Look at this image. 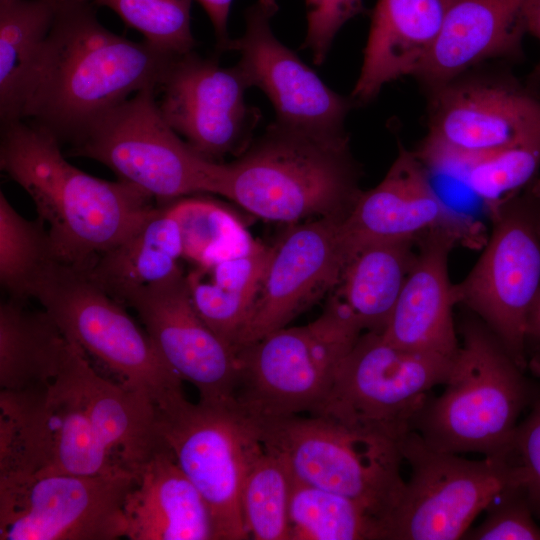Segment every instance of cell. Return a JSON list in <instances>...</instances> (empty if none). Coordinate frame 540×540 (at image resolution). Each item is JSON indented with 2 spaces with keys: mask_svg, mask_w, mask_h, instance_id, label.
<instances>
[{
  "mask_svg": "<svg viewBox=\"0 0 540 540\" xmlns=\"http://www.w3.org/2000/svg\"><path fill=\"white\" fill-rule=\"evenodd\" d=\"M91 0H59L24 119L60 143L76 142L108 111L147 88L158 91L172 61L146 41L117 35L98 20Z\"/></svg>",
  "mask_w": 540,
  "mask_h": 540,
  "instance_id": "6da1fadb",
  "label": "cell"
},
{
  "mask_svg": "<svg viewBox=\"0 0 540 540\" xmlns=\"http://www.w3.org/2000/svg\"><path fill=\"white\" fill-rule=\"evenodd\" d=\"M60 144L33 122L1 124L0 166L33 200L57 259L87 271L158 208L150 195L126 181L99 179L76 168Z\"/></svg>",
  "mask_w": 540,
  "mask_h": 540,
  "instance_id": "7a4b0ae2",
  "label": "cell"
},
{
  "mask_svg": "<svg viewBox=\"0 0 540 540\" xmlns=\"http://www.w3.org/2000/svg\"><path fill=\"white\" fill-rule=\"evenodd\" d=\"M347 134H314L270 124L223 164L219 195L273 222L344 220L362 191Z\"/></svg>",
  "mask_w": 540,
  "mask_h": 540,
  "instance_id": "3957f363",
  "label": "cell"
},
{
  "mask_svg": "<svg viewBox=\"0 0 540 540\" xmlns=\"http://www.w3.org/2000/svg\"><path fill=\"white\" fill-rule=\"evenodd\" d=\"M461 338L442 394L428 397L412 431L444 452L507 454L534 381L482 320L466 321Z\"/></svg>",
  "mask_w": 540,
  "mask_h": 540,
  "instance_id": "277c9868",
  "label": "cell"
},
{
  "mask_svg": "<svg viewBox=\"0 0 540 540\" xmlns=\"http://www.w3.org/2000/svg\"><path fill=\"white\" fill-rule=\"evenodd\" d=\"M252 421L295 480L358 501L384 525L405 486L402 440L322 415Z\"/></svg>",
  "mask_w": 540,
  "mask_h": 540,
  "instance_id": "5b68a950",
  "label": "cell"
},
{
  "mask_svg": "<svg viewBox=\"0 0 540 540\" xmlns=\"http://www.w3.org/2000/svg\"><path fill=\"white\" fill-rule=\"evenodd\" d=\"M363 332L331 297L323 313L241 348L236 401L252 420L315 412Z\"/></svg>",
  "mask_w": 540,
  "mask_h": 540,
  "instance_id": "8992f818",
  "label": "cell"
},
{
  "mask_svg": "<svg viewBox=\"0 0 540 540\" xmlns=\"http://www.w3.org/2000/svg\"><path fill=\"white\" fill-rule=\"evenodd\" d=\"M401 451L410 476L384 522L383 540L463 539L495 498L527 484L512 451L470 460L429 446L415 431L403 437Z\"/></svg>",
  "mask_w": 540,
  "mask_h": 540,
  "instance_id": "52a82bcc",
  "label": "cell"
},
{
  "mask_svg": "<svg viewBox=\"0 0 540 540\" xmlns=\"http://www.w3.org/2000/svg\"><path fill=\"white\" fill-rule=\"evenodd\" d=\"M34 298L116 382L146 395L155 407L183 394L182 380L163 362L147 332L86 272L58 261L42 277Z\"/></svg>",
  "mask_w": 540,
  "mask_h": 540,
  "instance_id": "ba28073f",
  "label": "cell"
},
{
  "mask_svg": "<svg viewBox=\"0 0 540 540\" xmlns=\"http://www.w3.org/2000/svg\"><path fill=\"white\" fill-rule=\"evenodd\" d=\"M156 92L141 90L108 111L71 145L70 154L104 164L152 198L219 195L223 163L182 140L164 119Z\"/></svg>",
  "mask_w": 540,
  "mask_h": 540,
  "instance_id": "9c48e42d",
  "label": "cell"
},
{
  "mask_svg": "<svg viewBox=\"0 0 540 540\" xmlns=\"http://www.w3.org/2000/svg\"><path fill=\"white\" fill-rule=\"evenodd\" d=\"M489 209L491 235L454 295L527 369V322L540 288V180Z\"/></svg>",
  "mask_w": 540,
  "mask_h": 540,
  "instance_id": "30bf717a",
  "label": "cell"
},
{
  "mask_svg": "<svg viewBox=\"0 0 540 540\" xmlns=\"http://www.w3.org/2000/svg\"><path fill=\"white\" fill-rule=\"evenodd\" d=\"M158 432L205 501L216 540H244L241 490L260 450L254 422L235 405L193 404L181 394L156 407Z\"/></svg>",
  "mask_w": 540,
  "mask_h": 540,
  "instance_id": "8fae6325",
  "label": "cell"
},
{
  "mask_svg": "<svg viewBox=\"0 0 540 540\" xmlns=\"http://www.w3.org/2000/svg\"><path fill=\"white\" fill-rule=\"evenodd\" d=\"M428 91V134L416 153L425 166L461 172L485 156L540 138V97L530 83L462 75Z\"/></svg>",
  "mask_w": 540,
  "mask_h": 540,
  "instance_id": "7c38bea8",
  "label": "cell"
},
{
  "mask_svg": "<svg viewBox=\"0 0 540 540\" xmlns=\"http://www.w3.org/2000/svg\"><path fill=\"white\" fill-rule=\"evenodd\" d=\"M453 358L401 348L364 332L341 361L329 393L313 412L401 441L429 392L443 385Z\"/></svg>",
  "mask_w": 540,
  "mask_h": 540,
  "instance_id": "4fadbf2b",
  "label": "cell"
},
{
  "mask_svg": "<svg viewBox=\"0 0 540 540\" xmlns=\"http://www.w3.org/2000/svg\"><path fill=\"white\" fill-rule=\"evenodd\" d=\"M137 482L126 471L53 474L0 482L1 540L125 537L124 503Z\"/></svg>",
  "mask_w": 540,
  "mask_h": 540,
  "instance_id": "5bb4252c",
  "label": "cell"
},
{
  "mask_svg": "<svg viewBox=\"0 0 540 540\" xmlns=\"http://www.w3.org/2000/svg\"><path fill=\"white\" fill-rule=\"evenodd\" d=\"M249 87L238 65L222 67L191 51L172 61L157 91L158 105L191 148L217 162L251 144L260 113L245 101Z\"/></svg>",
  "mask_w": 540,
  "mask_h": 540,
  "instance_id": "9a60e30c",
  "label": "cell"
},
{
  "mask_svg": "<svg viewBox=\"0 0 540 540\" xmlns=\"http://www.w3.org/2000/svg\"><path fill=\"white\" fill-rule=\"evenodd\" d=\"M139 315L163 362L199 392V400L237 404L240 362L197 312L182 272L126 294L121 302Z\"/></svg>",
  "mask_w": 540,
  "mask_h": 540,
  "instance_id": "2e32d148",
  "label": "cell"
},
{
  "mask_svg": "<svg viewBox=\"0 0 540 540\" xmlns=\"http://www.w3.org/2000/svg\"><path fill=\"white\" fill-rule=\"evenodd\" d=\"M275 0H257L245 13L244 34L222 51L240 54L237 64L249 86L260 88L272 103L275 122L314 134L345 135L344 121L355 101L331 90L274 35Z\"/></svg>",
  "mask_w": 540,
  "mask_h": 540,
  "instance_id": "e0dca14e",
  "label": "cell"
},
{
  "mask_svg": "<svg viewBox=\"0 0 540 540\" xmlns=\"http://www.w3.org/2000/svg\"><path fill=\"white\" fill-rule=\"evenodd\" d=\"M342 220L312 219L291 224L270 256L236 351L286 325L336 287L348 256Z\"/></svg>",
  "mask_w": 540,
  "mask_h": 540,
  "instance_id": "ac0fdd59",
  "label": "cell"
},
{
  "mask_svg": "<svg viewBox=\"0 0 540 540\" xmlns=\"http://www.w3.org/2000/svg\"><path fill=\"white\" fill-rule=\"evenodd\" d=\"M433 230L449 232L470 246L477 245L481 237L479 227L440 199L425 165L416 153L404 148L382 181L360 194L340 225L348 260L367 244L417 240Z\"/></svg>",
  "mask_w": 540,
  "mask_h": 540,
  "instance_id": "d6986e66",
  "label": "cell"
},
{
  "mask_svg": "<svg viewBox=\"0 0 540 540\" xmlns=\"http://www.w3.org/2000/svg\"><path fill=\"white\" fill-rule=\"evenodd\" d=\"M16 437L33 477L126 470L100 439L64 365L49 386L24 393Z\"/></svg>",
  "mask_w": 540,
  "mask_h": 540,
  "instance_id": "ffe728a7",
  "label": "cell"
},
{
  "mask_svg": "<svg viewBox=\"0 0 540 540\" xmlns=\"http://www.w3.org/2000/svg\"><path fill=\"white\" fill-rule=\"evenodd\" d=\"M529 0H451L437 40L414 74L431 90L490 59L518 60Z\"/></svg>",
  "mask_w": 540,
  "mask_h": 540,
  "instance_id": "44dd1931",
  "label": "cell"
},
{
  "mask_svg": "<svg viewBox=\"0 0 540 540\" xmlns=\"http://www.w3.org/2000/svg\"><path fill=\"white\" fill-rule=\"evenodd\" d=\"M458 238L443 230L417 240L418 250L388 323L381 333L408 350L454 358L459 339L453 320L456 304L448 257Z\"/></svg>",
  "mask_w": 540,
  "mask_h": 540,
  "instance_id": "7402d4cb",
  "label": "cell"
},
{
  "mask_svg": "<svg viewBox=\"0 0 540 540\" xmlns=\"http://www.w3.org/2000/svg\"><path fill=\"white\" fill-rule=\"evenodd\" d=\"M70 342L64 367L95 430L115 462L137 475L166 446L158 432L154 403L146 395L101 376L76 343Z\"/></svg>",
  "mask_w": 540,
  "mask_h": 540,
  "instance_id": "603a6c76",
  "label": "cell"
},
{
  "mask_svg": "<svg viewBox=\"0 0 540 540\" xmlns=\"http://www.w3.org/2000/svg\"><path fill=\"white\" fill-rule=\"evenodd\" d=\"M451 0H378L352 92L355 102L374 99L384 85L414 76L432 50Z\"/></svg>",
  "mask_w": 540,
  "mask_h": 540,
  "instance_id": "cb8c5ba5",
  "label": "cell"
},
{
  "mask_svg": "<svg viewBox=\"0 0 540 540\" xmlns=\"http://www.w3.org/2000/svg\"><path fill=\"white\" fill-rule=\"evenodd\" d=\"M124 516L131 540H216L205 501L167 446L139 470Z\"/></svg>",
  "mask_w": 540,
  "mask_h": 540,
  "instance_id": "d4e9b609",
  "label": "cell"
},
{
  "mask_svg": "<svg viewBox=\"0 0 540 540\" xmlns=\"http://www.w3.org/2000/svg\"><path fill=\"white\" fill-rule=\"evenodd\" d=\"M416 242L370 243L345 264L331 297L363 333L384 331L413 265Z\"/></svg>",
  "mask_w": 540,
  "mask_h": 540,
  "instance_id": "484cf974",
  "label": "cell"
},
{
  "mask_svg": "<svg viewBox=\"0 0 540 540\" xmlns=\"http://www.w3.org/2000/svg\"><path fill=\"white\" fill-rule=\"evenodd\" d=\"M70 340L45 310L11 299L0 306L1 390L24 391L50 385L60 373Z\"/></svg>",
  "mask_w": 540,
  "mask_h": 540,
  "instance_id": "4316f807",
  "label": "cell"
},
{
  "mask_svg": "<svg viewBox=\"0 0 540 540\" xmlns=\"http://www.w3.org/2000/svg\"><path fill=\"white\" fill-rule=\"evenodd\" d=\"M181 258L180 228L168 207H164L158 208L130 237L101 255L84 272L121 302L134 290L182 272Z\"/></svg>",
  "mask_w": 540,
  "mask_h": 540,
  "instance_id": "83f0119b",
  "label": "cell"
},
{
  "mask_svg": "<svg viewBox=\"0 0 540 540\" xmlns=\"http://www.w3.org/2000/svg\"><path fill=\"white\" fill-rule=\"evenodd\" d=\"M59 0H0L1 124L23 120Z\"/></svg>",
  "mask_w": 540,
  "mask_h": 540,
  "instance_id": "f1b7e54d",
  "label": "cell"
},
{
  "mask_svg": "<svg viewBox=\"0 0 540 540\" xmlns=\"http://www.w3.org/2000/svg\"><path fill=\"white\" fill-rule=\"evenodd\" d=\"M290 540H383L382 522L347 496L294 479Z\"/></svg>",
  "mask_w": 540,
  "mask_h": 540,
  "instance_id": "f546056e",
  "label": "cell"
},
{
  "mask_svg": "<svg viewBox=\"0 0 540 540\" xmlns=\"http://www.w3.org/2000/svg\"><path fill=\"white\" fill-rule=\"evenodd\" d=\"M181 233L183 258L210 266L262 246L226 207L200 198H180L168 206Z\"/></svg>",
  "mask_w": 540,
  "mask_h": 540,
  "instance_id": "4dcf8cb0",
  "label": "cell"
},
{
  "mask_svg": "<svg viewBox=\"0 0 540 540\" xmlns=\"http://www.w3.org/2000/svg\"><path fill=\"white\" fill-rule=\"evenodd\" d=\"M58 261L45 224L24 218L1 191L0 281L11 299L34 298L42 277Z\"/></svg>",
  "mask_w": 540,
  "mask_h": 540,
  "instance_id": "1f68e13d",
  "label": "cell"
},
{
  "mask_svg": "<svg viewBox=\"0 0 540 540\" xmlns=\"http://www.w3.org/2000/svg\"><path fill=\"white\" fill-rule=\"evenodd\" d=\"M293 482L287 463L262 445L248 466L241 490L242 516L249 537L290 540Z\"/></svg>",
  "mask_w": 540,
  "mask_h": 540,
  "instance_id": "d6a6232c",
  "label": "cell"
},
{
  "mask_svg": "<svg viewBox=\"0 0 540 540\" xmlns=\"http://www.w3.org/2000/svg\"><path fill=\"white\" fill-rule=\"evenodd\" d=\"M114 11L144 41L173 55L193 51L192 0H91Z\"/></svg>",
  "mask_w": 540,
  "mask_h": 540,
  "instance_id": "836d02e7",
  "label": "cell"
},
{
  "mask_svg": "<svg viewBox=\"0 0 540 540\" xmlns=\"http://www.w3.org/2000/svg\"><path fill=\"white\" fill-rule=\"evenodd\" d=\"M539 168L540 138L485 156L460 173L468 187L491 207L534 182Z\"/></svg>",
  "mask_w": 540,
  "mask_h": 540,
  "instance_id": "e575fe53",
  "label": "cell"
},
{
  "mask_svg": "<svg viewBox=\"0 0 540 540\" xmlns=\"http://www.w3.org/2000/svg\"><path fill=\"white\" fill-rule=\"evenodd\" d=\"M485 511L481 524L470 528L463 539L540 540V526L534 519L539 511L526 483L503 492Z\"/></svg>",
  "mask_w": 540,
  "mask_h": 540,
  "instance_id": "d590c367",
  "label": "cell"
},
{
  "mask_svg": "<svg viewBox=\"0 0 540 540\" xmlns=\"http://www.w3.org/2000/svg\"><path fill=\"white\" fill-rule=\"evenodd\" d=\"M528 368L536 379L534 391L528 412L517 426L512 453L523 470L540 513V348L532 353Z\"/></svg>",
  "mask_w": 540,
  "mask_h": 540,
  "instance_id": "8d00e7d4",
  "label": "cell"
},
{
  "mask_svg": "<svg viewBox=\"0 0 540 540\" xmlns=\"http://www.w3.org/2000/svg\"><path fill=\"white\" fill-rule=\"evenodd\" d=\"M362 11V0H321L314 10L307 12L304 47L311 51L314 64L325 61L339 29Z\"/></svg>",
  "mask_w": 540,
  "mask_h": 540,
  "instance_id": "74e56055",
  "label": "cell"
},
{
  "mask_svg": "<svg viewBox=\"0 0 540 540\" xmlns=\"http://www.w3.org/2000/svg\"><path fill=\"white\" fill-rule=\"evenodd\" d=\"M206 11L213 25L217 46L222 51L230 40L227 32L228 17L233 0H196Z\"/></svg>",
  "mask_w": 540,
  "mask_h": 540,
  "instance_id": "f35d334b",
  "label": "cell"
},
{
  "mask_svg": "<svg viewBox=\"0 0 540 540\" xmlns=\"http://www.w3.org/2000/svg\"><path fill=\"white\" fill-rule=\"evenodd\" d=\"M527 32L536 37L540 42V0H529L526 10ZM531 85L537 87L540 84V61L530 75Z\"/></svg>",
  "mask_w": 540,
  "mask_h": 540,
  "instance_id": "ab89813d",
  "label": "cell"
},
{
  "mask_svg": "<svg viewBox=\"0 0 540 540\" xmlns=\"http://www.w3.org/2000/svg\"><path fill=\"white\" fill-rule=\"evenodd\" d=\"M527 351L540 348V288L532 305L526 329Z\"/></svg>",
  "mask_w": 540,
  "mask_h": 540,
  "instance_id": "60d3db41",
  "label": "cell"
}]
</instances>
